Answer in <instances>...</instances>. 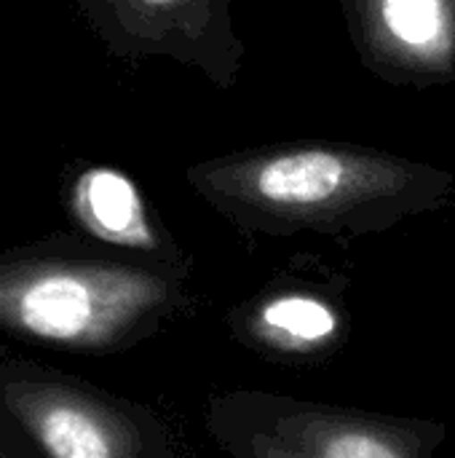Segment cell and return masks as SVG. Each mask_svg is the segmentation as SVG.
Here are the masks:
<instances>
[{
	"label": "cell",
	"mask_w": 455,
	"mask_h": 458,
	"mask_svg": "<svg viewBox=\"0 0 455 458\" xmlns=\"http://www.w3.org/2000/svg\"><path fill=\"white\" fill-rule=\"evenodd\" d=\"M212 440L239 458H432L448 427L274 392H225L206 403Z\"/></svg>",
	"instance_id": "cell-3"
},
{
	"label": "cell",
	"mask_w": 455,
	"mask_h": 458,
	"mask_svg": "<svg viewBox=\"0 0 455 458\" xmlns=\"http://www.w3.org/2000/svg\"><path fill=\"white\" fill-rule=\"evenodd\" d=\"M113 56H164L233 89L244 67V40L231 0H72Z\"/></svg>",
	"instance_id": "cell-5"
},
{
	"label": "cell",
	"mask_w": 455,
	"mask_h": 458,
	"mask_svg": "<svg viewBox=\"0 0 455 458\" xmlns=\"http://www.w3.org/2000/svg\"><path fill=\"white\" fill-rule=\"evenodd\" d=\"M193 263L91 239L0 250V333L72 354H121L190 306Z\"/></svg>",
	"instance_id": "cell-2"
},
{
	"label": "cell",
	"mask_w": 455,
	"mask_h": 458,
	"mask_svg": "<svg viewBox=\"0 0 455 458\" xmlns=\"http://www.w3.org/2000/svg\"><path fill=\"white\" fill-rule=\"evenodd\" d=\"M0 456H8V451H5L3 445H0Z\"/></svg>",
	"instance_id": "cell-9"
},
{
	"label": "cell",
	"mask_w": 455,
	"mask_h": 458,
	"mask_svg": "<svg viewBox=\"0 0 455 458\" xmlns=\"http://www.w3.org/2000/svg\"><path fill=\"white\" fill-rule=\"evenodd\" d=\"M0 411L43 456H172V435L156 413L32 362H0Z\"/></svg>",
	"instance_id": "cell-4"
},
{
	"label": "cell",
	"mask_w": 455,
	"mask_h": 458,
	"mask_svg": "<svg viewBox=\"0 0 455 458\" xmlns=\"http://www.w3.org/2000/svg\"><path fill=\"white\" fill-rule=\"evenodd\" d=\"M64 209L91 242L161 260L185 258L147 207L134 177L115 166H83L64 188Z\"/></svg>",
	"instance_id": "cell-8"
},
{
	"label": "cell",
	"mask_w": 455,
	"mask_h": 458,
	"mask_svg": "<svg viewBox=\"0 0 455 458\" xmlns=\"http://www.w3.org/2000/svg\"><path fill=\"white\" fill-rule=\"evenodd\" d=\"M225 322L241 346L287 365L327 362L351 333L341 293L303 279L263 287L233 306Z\"/></svg>",
	"instance_id": "cell-7"
},
{
	"label": "cell",
	"mask_w": 455,
	"mask_h": 458,
	"mask_svg": "<svg viewBox=\"0 0 455 458\" xmlns=\"http://www.w3.org/2000/svg\"><path fill=\"white\" fill-rule=\"evenodd\" d=\"M188 185L247 233L365 236L451 204L455 174L429 161L338 142L290 140L185 169Z\"/></svg>",
	"instance_id": "cell-1"
},
{
	"label": "cell",
	"mask_w": 455,
	"mask_h": 458,
	"mask_svg": "<svg viewBox=\"0 0 455 458\" xmlns=\"http://www.w3.org/2000/svg\"><path fill=\"white\" fill-rule=\"evenodd\" d=\"M367 72L418 91L455 81V0H341Z\"/></svg>",
	"instance_id": "cell-6"
}]
</instances>
